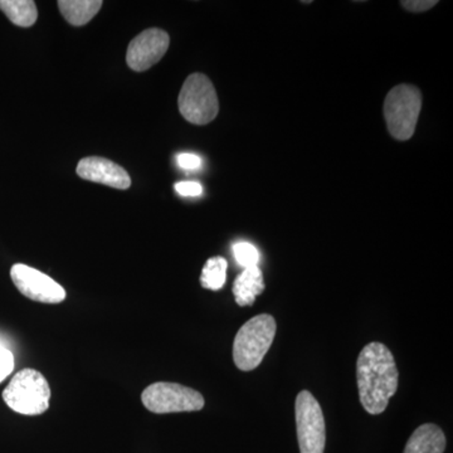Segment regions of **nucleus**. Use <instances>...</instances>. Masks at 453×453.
Listing matches in <instances>:
<instances>
[{"instance_id":"f257e3e1","label":"nucleus","mask_w":453,"mask_h":453,"mask_svg":"<svg viewBox=\"0 0 453 453\" xmlns=\"http://www.w3.org/2000/svg\"><path fill=\"white\" fill-rule=\"evenodd\" d=\"M357 383L360 403L369 414L383 413L398 390L399 372L388 347L372 342L357 360Z\"/></svg>"},{"instance_id":"f03ea898","label":"nucleus","mask_w":453,"mask_h":453,"mask_svg":"<svg viewBox=\"0 0 453 453\" xmlns=\"http://www.w3.org/2000/svg\"><path fill=\"white\" fill-rule=\"evenodd\" d=\"M276 329L275 319L262 314L238 330L234 342V360L240 371L251 372L261 365L275 339Z\"/></svg>"},{"instance_id":"7ed1b4c3","label":"nucleus","mask_w":453,"mask_h":453,"mask_svg":"<svg viewBox=\"0 0 453 453\" xmlns=\"http://www.w3.org/2000/svg\"><path fill=\"white\" fill-rule=\"evenodd\" d=\"M2 396L14 412L23 416H40L50 408V384L44 375L35 369H22L12 378Z\"/></svg>"},{"instance_id":"20e7f679","label":"nucleus","mask_w":453,"mask_h":453,"mask_svg":"<svg viewBox=\"0 0 453 453\" xmlns=\"http://www.w3.org/2000/svg\"><path fill=\"white\" fill-rule=\"evenodd\" d=\"M422 109V94L416 86L398 85L390 89L384 101V118L390 135L410 140L416 131Z\"/></svg>"},{"instance_id":"39448f33","label":"nucleus","mask_w":453,"mask_h":453,"mask_svg":"<svg viewBox=\"0 0 453 453\" xmlns=\"http://www.w3.org/2000/svg\"><path fill=\"white\" fill-rule=\"evenodd\" d=\"M181 116L195 125H207L219 111V97L213 83L205 74L193 73L184 82L178 98Z\"/></svg>"},{"instance_id":"423d86ee","label":"nucleus","mask_w":453,"mask_h":453,"mask_svg":"<svg viewBox=\"0 0 453 453\" xmlns=\"http://www.w3.org/2000/svg\"><path fill=\"white\" fill-rule=\"evenodd\" d=\"M146 410L157 414L198 412L204 407V396L196 389L178 383L157 381L142 395Z\"/></svg>"},{"instance_id":"0eeeda50","label":"nucleus","mask_w":453,"mask_h":453,"mask_svg":"<svg viewBox=\"0 0 453 453\" xmlns=\"http://www.w3.org/2000/svg\"><path fill=\"white\" fill-rule=\"evenodd\" d=\"M300 453H324L326 427L323 410L309 390H303L295 402Z\"/></svg>"},{"instance_id":"6e6552de","label":"nucleus","mask_w":453,"mask_h":453,"mask_svg":"<svg viewBox=\"0 0 453 453\" xmlns=\"http://www.w3.org/2000/svg\"><path fill=\"white\" fill-rule=\"evenodd\" d=\"M11 277L18 291L29 300L42 303H61L67 296L65 288L52 277L27 265H14L11 268Z\"/></svg>"},{"instance_id":"1a4fd4ad","label":"nucleus","mask_w":453,"mask_h":453,"mask_svg":"<svg viewBox=\"0 0 453 453\" xmlns=\"http://www.w3.org/2000/svg\"><path fill=\"white\" fill-rule=\"evenodd\" d=\"M169 44V35L163 29H146L130 42L127 52V65L136 73H144L163 58Z\"/></svg>"},{"instance_id":"9d476101","label":"nucleus","mask_w":453,"mask_h":453,"mask_svg":"<svg viewBox=\"0 0 453 453\" xmlns=\"http://www.w3.org/2000/svg\"><path fill=\"white\" fill-rule=\"evenodd\" d=\"M80 178L94 183L127 190L131 186L129 173L122 166L101 157H88L79 163L76 169Z\"/></svg>"},{"instance_id":"9b49d317","label":"nucleus","mask_w":453,"mask_h":453,"mask_svg":"<svg viewBox=\"0 0 453 453\" xmlns=\"http://www.w3.org/2000/svg\"><path fill=\"white\" fill-rule=\"evenodd\" d=\"M446 436L442 429L432 423H426L413 432L403 453H443Z\"/></svg>"},{"instance_id":"f8f14e48","label":"nucleus","mask_w":453,"mask_h":453,"mask_svg":"<svg viewBox=\"0 0 453 453\" xmlns=\"http://www.w3.org/2000/svg\"><path fill=\"white\" fill-rule=\"evenodd\" d=\"M235 303L240 306H251L257 296L265 291L264 273L258 266L244 268L235 279L234 288Z\"/></svg>"},{"instance_id":"ddd939ff","label":"nucleus","mask_w":453,"mask_h":453,"mask_svg":"<svg viewBox=\"0 0 453 453\" xmlns=\"http://www.w3.org/2000/svg\"><path fill=\"white\" fill-rule=\"evenodd\" d=\"M103 7L101 0H59L58 8L70 25H88Z\"/></svg>"},{"instance_id":"4468645a","label":"nucleus","mask_w":453,"mask_h":453,"mask_svg":"<svg viewBox=\"0 0 453 453\" xmlns=\"http://www.w3.org/2000/svg\"><path fill=\"white\" fill-rule=\"evenodd\" d=\"M0 11L12 23L25 28L35 25L38 18L37 7L32 0H0Z\"/></svg>"},{"instance_id":"2eb2a0df","label":"nucleus","mask_w":453,"mask_h":453,"mask_svg":"<svg viewBox=\"0 0 453 453\" xmlns=\"http://www.w3.org/2000/svg\"><path fill=\"white\" fill-rule=\"evenodd\" d=\"M228 264L223 257H211L205 262L201 275V285L207 290L219 291L226 281Z\"/></svg>"},{"instance_id":"dca6fc26","label":"nucleus","mask_w":453,"mask_h":453,"mask_svg":"<svg viewBox=\"0 0 453 453\" xmlns=\"http://www.w3.org/2000/svg\"><path fill=\"white\" fill-rule=\"evenodd\" d=\"M234 255L235 261L243 268L258 266V250L250 242H237L234 244Z\"/></svg>"},{"instance_id":"f3484780","label":"nucleus","mask_w":453,"mask_h":453,"mask_svg":"<svg viewBox=\"0 0 453 453\" xmlns=\"http://www.w3.org/2000/svg\"><path fill=\"white\" fill-rule=\"evenodd\" d=\"M14 366H16V362H14L13 353L0 344V383L7 380L9 375L13 372Z\"/></svg>"},{"instance_id":"a211bd4d","label":"nucleus","mask_w":453,"mask_h":453,"mask_svg":"<svg viewBox=\"0 0 453 453\" xmlns=\"http://www.w3.org/2000/svg\"><path fill=\"white\" fill-rule=\"evenodd\" d=\"M174 188L175 192L183 196H199L203 193V187L198 181H180Z\"/></svg>"},{"instance_id":"6ab92c4d","label":"nucleus","mask_w":453,"mask_h":453,"mask_svg":"<svg viewBox=\"0 0 453 453\" xmlns=\"http://www.w3.org/2000/svg\"><path fill=\"white\" fill-rule=\"evenodd\" d=\"M178 165L184 170H198L202 168L203 160L196 154H179Z\"/></svg>"},{"instance_id":"aec40b11","label":"nucleus","mask_w":453,"mask_h":453,"mask_svg":"<svg viewBox=\"0 0 453 453\" xmlns=\"http://www.w3.org/2000/svg\"><path fill=\"white\" fill-rule=\"evenodd\" d=\"M401 4L413 13H422V12L434 8L437 4V0H408V2L403 0Z\"/></svg>"}]
</instances>
